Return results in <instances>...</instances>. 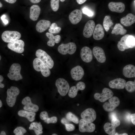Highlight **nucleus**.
<instances>
[{
  "label": "nucleus",
  "instance_id": "obj_3",
  "mask_svg": "<svg viewBox=\"0 0 135 135\" xmlns=\"http://www.w3.org/2000/svg\"><path fill=\"white\" fill-rule=\"evenodd\" d=\"M20 90L17 87L12 86L8 89L7 91L6 102L8 105L12 107L15 104L16 97L20 93Z\"/></svg>",
  "mask_w": 135,
  "mask_h": 135
},
{
  "label": "nucleus",
  "instance_id": "obj_33",
  "mask_svg": "<svg viewBox=\"0 0 135 135\" xmlns=\"http://www.w3.org/2000/svg\"><path fill=\"white\" fill-rule=\"evenodd\" d=\"M114 24L112 21L111 20V17L109 15L106 16L104 19L103 26L106 32L109 30L110 28Z\"/></svg>",
  "mask_w": 135,
  "mask_h": 135
},
{
  "label": "nucleus",
  "instance_id": "obj_52",
  "mask_svg": "<svg viewBox=\"0 0 135 135\" xmlns=\"http://www.w3.org/2000/svg\"><path fill=\"white\" fill-rule=\"evenodd\" d=\"M6 2L14 4L15 3L16 1V0H4Z\"/></svg>",
  "mask_w": 135,
  "mask_h": 135
},
{
  "label": "nucleus",
  "instance_id": "obj_14",
  "mask_svg": "<svg viewBox=\"0 0 135 135\" xmlns=\"http://www.w3.org/2000/svg\"><path fill=\"white\" fill-rule=\"evenodd\" d=\"M22 103L24 106L23 108L25 110L35 112L38 110V106L33 104L29 96H26L22 100Z\"/></svg>",
  "mask_w": 135,
  "mask_h": 135
},
{
  "label": "nucleus",
  "instance_id": "obj_24",
  "mask_svg": "<svg viewBox=\"0 0 135 135\" xmlns=\"http://www.w3.org/2000/svg\"><path fill=\"white\" fill-rule=\"evenodd\" d=\"M50 22L49 20H41L37 22L36 25V30L38 32H43L50 27Z\"/></svg>",
  "mask_w": 135,
  "mask_h": 135
},
{
  "label": "nucleus",
  "instance_id": "obj_30",
  "mask_svg": "<svg viewBox=\"0 0 135 135\" xmlns=\"http://www.w3.org/2000/svg\"><path fill=\"white\" fill-rule=\"evenodd\" d=\"M42 127L40 122H33L31 123L29 128L30 130H34L36 134L37 135L42 133Z\"/></svg>",
  "mask_w": 135,
  "mask_h": 135
},
{
  "label": "nucleus",
  "instance_id": "obj_42",
  "mask_svg": "<svg viewBox=\"0 0 135 135\" xmlns=\"http://www.w3.org/2000/svg\"><path fill=\"white\" fill-rule=\"evenodd\" d=\"M61 28L60 27H58L55 28H50L48 30L50 33L51 34H56L59 33Z\"/></svg>",
  "mask_w": 135,
  "mask_h": 135
},
{
  "label": "nucleus",
  "instance_id": "obj_53",
  "mask_svg": "<svg viewBox=\"0 0 135 135\" xmlns=\"http://www.w3.org/2000/svg\"><path fill=\"white\" fill-rule=\"evenodd\" d=\"M126 119L128 120H130V114H128L126 116Z\"/></svg>",
  "mask_w": 135,
  "mask_h": 135
},
{
  "label": "nucleus",
  "instance_id": "obj_41",
  "mask_svg": "<svg viewBox=\"0 0 135 135\" xmlns=\"http://www.w3.org/2000/svg\"><path fill=\"white\" fill-rule=\"evenodd\" d=\"M40 117L41 120H46L49 118L47 112L46 111L42 112L40 114Z\"/></svg>",
  "mask_w": 135,
  "mask_h": 135
},
{
  "label": "nucleus",
  "instance_id": "obj_39",
  "mask_svg": "<svg viewBox=\"0 0 135 135\" xmlns=\"http://www.w3.org/2000/svg\"><path fill=\"white\" fill-rule=\"evenodd\" d=\"M57 118L55 116H53L50 118H48L46 120H44V122L47 124L50 123H56L57 121Z\"/></svg>",
  "mask_w": 135,
  "mask_h": 135
},
{
  "label": "nucleus",
  "instance_id": "obj_25",
  "mask_svg": "<svg viewBox=\"0 0 135 135\" xmlns=\"http://www.w3.org/2000/svg\"><path fill=\"white\" fill-rule=\"evenodd\" d=\"M123 74L126 77L132 78L135 77V66L129 64L125 66L122 70Z\"/></svg>",
  "mask_w": 135,
  "mask_h": 135
},
{
  "label": "nucleus",
  "instance_id": "obj_10",
  "mask_svg": "<svg viewBox=\"0 0 135 135\" xmlns=\"http://www.w3.org/2000/svg\"><path fill=\"white\" fill-rule=\"evenodd\" d=\"M120 101L116 96L112 97L109 99L108 102H105L103 105L104 109L108 112L112 111L119 105Z\"/></svg>",
  "mask_w": 135,
  "mask_h": 135
},
{
  "label": "nucleus",
  "instance_id": "obj_62",
  "mask_svg": "<svg viewBox=\"0 0 135 135\" xmlns=\"http://www.w3.org/2000/svg\"><path fill=\"white\" fill-rule=\"evenodd\" d=\"M22 55H23V56H24V54H22Z\"/></svg>",
  "mask_w": 135,
  "mask_h": 135
},
{
  "label": "nucleus",
  "instance_id": "obj_13",
  "mask_svg": "<svg viewBox=\"0 0 135 135\" xmlns=\"http://www.w3.org/2000/svg\"><path fill=\"white\" fill-rule=\"evenodd\" d=\"M82 119L88 122H92L96 120V111L92 108H88L81 114Z\"/></svg>",
  "mask_w": 135,
  "mask_h": 135
},
{
  "label": "nucleus",
  "instance_id": "obj_8",
  "mask_svg": "<svg viewBox=\"0 0 135 135\" xmlns=\"http://www.w3.org/2000/svg\"><path fill=\"white\" fill-rule=\"evenodd\" d=\"M76 49V44L73 42H70L60 45L58 47V50L59 52L62 54L66 55L68 53L72 54L75 53Z\"/></svg>",
  "mask_w": 135,
  "mask_h": 135
},
{
  "label": "nucleus",
  "instance_id": "obj_51",
  "mask_svg": "<svg viewBox=\"0 0 135 135\" xmlns=\"http://www.w3.org/2000/svg\"><path fill=\"white\" fill-rule=\"evenodd\" d=\"M32 3L36 4L40 2L41 0H29Z\"/></svg>",
  "mask_w": 135,
  "mask_h": 135
},
{
  "label": "nucleus",
  "instance_id": "obj_28",
  "mask_svg": "<svg viewBox=\"0 0 135 135\" xmlns=\"http://www.w3.org/2000/svg\"><path fill=\"white\" fill-rule=\"evenodd\" d=\"M46 35L49 39V40L47 42V45L49 46H54L55 43H58L61 40V37L59 35L54 36L52 34L47 32L46 34Z\"/></svg>",
  "mask_w": 135,
  "mask_h": 135
},
{
  "label": "nucleus",
  "instance_id": "obj_11",
  "mask_svg": "<svg viewBox=\"0 0 135 135\" xmlns=\"http://www.w3.org/2000/svg\"><path fill=\"white\" fill-rule=\"evenodd\" d=\"M24 46V41L21 40H18L9 42L7 45L9 49L18 53L23 52Z\"/></svg>",
  "mask_w": 135,
  "mask_h": 135
},
{
  "label": "nucleus",
  "instance_id": "obj_35",
  "mask_svg": "<svg viewBox=\"0 0 135 135\" xmlns=\"http://www.w3.org/2000/svg\"><path fill=\"white\" fill-rule=\"evenodd\" d=\"M125 87L126 90L128 92H132L135 90V82L128 81L125 84Z\"/></svg>",
  "mask_w": 135,
  "mask_h": 135
},
{
  "label": "nucleus",
  "instance_id": "obj_26",
  "mask_svg": "<svg viewBox=\"0 0 135 135\" xmlns=\"http://www.w3.org/2000/svg\"><path fill=\"white\" fill-rule=\"evenodd\" d=\"M120 21L124 26H130L135 22V16L132 13L128 14L126 16L122 18Z\"/></svg>",
  "mask_w": 135,
  "mask_h": 135
},
{
  "label": "nucleus",
  "instance_id": "obj_20",
  "mask_svg": "<svg viewBox=\"0 0 135 135\" xmlns=\"http://www.w3.org/2000/svg\"><path fill=\"white\" fill-rule=\"evenodd\" d=\"M82 17V11L80 10L76 9L70 13L69 16V18L72 24H76L80 22Z\"/></svg>",
  "mask_w": 135,
  "mask_h": 135
},
{
  "label": "nucleus",
  "instance_id": "obj_56",
  "mask_svg": "<svg viewBox=\"0 0 135 135\" xmlns=\"http://www.w3.org/2000/svg\"><path fill=\"white\" fill-rule=\"evenodd\" d=\"M2 105V102L0 100V108H1Z\"/></svg>",
  "mask_w": 135,
  "mask_h": 135
},
{
  "label": "nucleus",
  "instance_id": "obj_50",
  "mask_svg": "<svg viewBox=\"0 0 135 135\" xmlns=\"http://www.w3.org/2000/svg\"><path fill=\"white\" fill-rule=\"evenodd\" d=\"M87 0H76L77 3L79 4H81Z\"/></svg>",
  "mask_w": 135,
  "mask_h": 135
},
{
  "label": "nucleus",
  "instance_id": "obj_18",
  "mask_svg": "<svg viewBox=\"0 0 135 135\" xmlns=\"http://www.w3.org/2000/svg\"><path fill=\"white\" fill-rule=\"evenodd\" d=\"M93 53L98 61L101 63L104 62L106 58L104 50L101 48L95 46L93 49Z\"/></svg>",
  "mask_w": 135,
  "mask_h": 135
},
{
  "label": "nucleus",
  "instance_id": "obj_4",
  "mask_svg": "<svg viewBox=\"0 0 135 135\" xmlns=\"http://www.w3.org/2000/svg\"><path fill=\"white\" fill-rule=\"evenodd\" d=\"M20 65L18 63H14L11 66L7 74L8 77L11 80L18 81L22 80L23 77L21 74Z\"/></svg>",
  "mask_w": 135,
  "mask_h": 135
},
{
  "label": "nucleus",
  "instance_id": "obj_46",
  "mask_svg": "<svg viewBox=\"0 0 135 135\" xmlns=\"http://www.w3.org/2000/svg\"><path fill=\"white\" fill-rule=\"evenodd\" d=\"M130 118L132 124L135 125V114H131L130 116Z\"/></svg>",
  "mask_w": 135,
  "mask_h": 135
},
{
  "label": "nucleus",
  "instance_id": "obj_6",
  "mask_svg": "<svg viewBox=\"0 0 135 135\" xmlns=\"http://www.w3.org/2000/svg\"><path fill=\"white\" fill-rule=\"evenodd\" d=\"M55 85L58 91L62 96H65L70 89V86L68 82L62 78H59L56 81Z\"/></svg>",
  "mask_w": 135,
  "mask_h": 135
},
{
  "label": "nucleus",
  "instance_id": "obj_36",
  "mask_svg": "<svg viewBox=\"0 0 135 135\" xmlns=\"http://www.w3.org/2000/svg\"><path fill=\"white\" fill-rule=\"evenodd\" d=\"M59 0H51L50 6L52 10L54 12L57 11L59 8Z\"/></svg>",
  "mask_w": 135,
  "mask_h": 135
},
{
  "label": "nucleus",
  "instance_id": "obj_21",
  "mask_svg": "<svg viewBox=\"0 0 135 135\" xmlns=\"http://www.w3.org/2000/svg\"><path fill=\"white\" fill-rule=\"evenodd\" d=\"M108 7L111 11L118 13L123 12L125 8L124 4L121 2H110L108 4Z\"/></svg>",
  "mask_w": 135,
  "mask_h": 135
},
{
  "label": "nucleus",
  "instance_id": "obj_58",
  "mask_svg": "<svg viewBox=\"0 0 135 135\" xmlns=\"http://www.w3.org/2000/svg\"><path fill=\"white\" fill-rule=\"evenodd\" d=\"M60 1L62 2H64L65 0H60Z\"/></svg>",
  "mask_w": 135,
  "mask_h": 135
},
{
  "label": "nucleus",
  "instance_id": "obj_59",
  "mask_svg": "<svg viewBox=\"0 0 135 135\" xmlns=\"http://www.w3.org/2000/svg\"><path fill=\"white\" fill-rule=\"evenodd\" d=\"M52 135H57V134H52Z\"/></svg>",
  "mask_w": 135,
  "mask_h": 135
},
{
  "label": "nucleus",
  "instance_id": "obj_27",
  "mask_svg": "<svg viewBox=\"0 0 135 135\" xmlns=\"http://www.w3.org/2000/svg\"><path fill=\"white\" fill-rule=\"evenodd\" d=\"M40 7L36 5H34L30 8V17L33 21L36 20L39 16L40 12Z\"/></svg>",
  "mask_w": 135,
  "mask_h": 135
},
{
  "label": "nucleus",
  "instance_id": "obj_15",
  "mask_svg": "<svg viewBox=\"0 0 135 135\" xmlns=\"http://www.w3.org/2000/svg\"><path fill=\"white\" fill-rule=\"evenodd\" d=\"M80 54L82 59L86 62H90L92 60V51L88 47L85 46L83 47L81 50Z\"/></svg>",
  "mask_w": 135,
  "mask_h": 135
},
{
  "label": "nucleus",
  "instance_id": "obj_22",
  "mask_svg": "<svg viewBox=\"0 0 135 135\" xmlns=\"http://www.w3.org/2000/svg\"><path fill=\"white\" fill-rule=\"evenodd\" d=\"M126 83V81L124 80L117 78L110 81L108 85L111 88L121 89L124 88Z\"/></svg>",
  "mask_w": 135,
  "mask_h": 135
},
{
  "label": "nucleus",
  "instance_id": "obj_32",
  "mask_svg": "<svg viewBox=\"0 0 135 135\" xmlns=\"http://www.w3.org/2000/svg\"><path fill=\"white\" fill-rule=\"evenodd\" d=\"M116 128L109 122H106L104 126L105 132L109 135H114L116 133Z\"/></svg>",
  "mask_w": 135,
  "mask_h": 135
},
{
  "label": "nucleus",
  "instance_id": "obj_48",
  "mask_svg": "<svg viewBox=\"0 0 135 135\" xmlns=\"http://www.w3.org/2000/svg\"><path fill=\"white\" fill-rule=\"evenodd\" d=\"M110 117L111 120L114 118H117L116 114L114 112H112L110 114Z\"/></svg>",
  "mask_w": 135,
  "mask_h": 135
},
{
  "label": "nucleus",
  "instance_id": "obj_55",
  "mask_svg": "<svg viewBox=\"0 0 135 135\" xmlns=\"http://www.w3.org/2000/svg\"><path fill=\"white\" fill-rule=\"evenodd\" d=\"M0 135H6V134L5 132L4 131H1Z\"/></svg>",
  "mask_w": 135,
  "mask_h": 135
},
{
  "label": "nucleus",
  "instance_id": "obj_43",
  "mask_svg": "<svg viewBox=\"0 0 135 135\" xmlns=\"http://www.w3.org/2000/svg\"><path fill=\"white\" fill-rule=\"evenodd\" d=\"M112 124L116 128L120 124V120L116 118L113 119L111 120Z\"/></svg>",
  "mask_w": 135,
  "mask_h": 135
},
{
  "label": "nucleus",
  "instance_id": "obj_34",
  "mask_svg": "<svg viewBox=\"0 0 135 135\" xmlns=\"http://www.w3.org/2000/svg\"><path fill=\"white\" fill-rule=\"evenodd\" d=\"M66 118L69 121L72 122L76 124H78L79 119L75 114L70 112H68L66 115Z\"/></svg>",
  "mask_w": 135,
  "mask_h": 135
},
{
  "label": "nucleus",
  "instance_id": "obj_29",
  "mask_svg": "<svg viewBox=\"0 0 135 135\" xmlns=\"http://www.w3.org/2000/svg\"><path fill=\"white\" fill-rule=\"evenodd\" d=\"M18 114L19 116L26 118L29 121L32 122L35 119L36 114L35 112L20 110L18 111Z\"/></svg>",
  "mask_w": 135,
  "mask_h": 135
},
{
  "label": "nucleus",
  "instance_id": "obj_38",
  "mask_svg": "<svg viewBox=\"0 0 135 135\" xmlns=\"http://www.w3.org/2000/svg\"><path fill=\"white\" fill-rule=\"evenodd\" d=\"M83 14L89 17L92 16L94 15V12L92 10L86 7H84L82 9Z\"/></svg>",
  "mask_w": 135,
  "mask_h": 135
},
{
  "label": "nucleus",
  "instance_id": "obj_60",
  "mask_svg": "<svg viewBox=\"0 0 135 135\" xmlns=\"http://www.w3.org/2000/svg\"><path fill=\"white\" fill-rule=\"evenodd\" d=\"M1 56H0V60L1 59Z\"/></svg>",
  "mask_w": 135,
  "mask_h": 135
},
{
  "label": "nucleus",
  "instance_id": "obj_17",
  "mask_svg": "<svg viewBox=\"0 0 135 135\" xmlns=\"http://www.w3.org/2000/svg\"><path fill=\"white\" fill-rule=\"evenodd\" d=\"M70 74L73 79L78 81L82 78L84 74L83 68L80 66H77L73 68L71 70Z\"/></svg>",
  "mask_w": 135,
  "mask_h": 135
},
{
  "label": "nucleus",
  "instance_id": "obj_7",
  "mask_svg": "<svg viewBox=\"0 0 135 135\" xmlns=\"http://www.w3.org/2000/svg\"><path fill=\"white\" fill-rule=\"evenodd\" d=\"M21 37L20 34L17 31H5L3 32L2 35V40L8 43L19 40Z\"/></svg>",
  "mask_w": 135,
  "mask_h": 135
},
{
  "label": "nucleus",
  "instance_id": "obj_2",
  "mask_svg": "<svg viewBox=\"0 0 135 135\" xmlns=\"http://www.w3.org/2000/svg\"><path fill=\"white\" fill-rule=\"evenodd\" d=\"M33 65L34 69L38 72L40 71L44 76L48 77L50 75V69L38 58H37L34 60Z\"/></svg>",
  "mask_w": 135,
  "mask_h": 135
},
{
  "label": "nucleus",
  "instance_id": "obj_57",
  "mask_svg": "<svg viewBox=\"0 0 135 135\" xmlns=\"http://www.w3.org/2000/svg\"><path fill=\"white\" fill-rule=\"evenodd\" d=\"M2 3L0 2V8H1L2 6Z\"/></svg>",
  "mask_w": 135,
  "mask_h": 135
},
{
  "label": "nucleus",
  "instance_id": "obj_12",
  "mask_svg": "<svg viewBox=\"0 0 135 135\" xmlns=\"http://www.w3.org/2000/svg\"><path fill=\"white\" fill-rule=\"evenodd\" d=\"M79 130L81 132H93L95 129V125L92 122H88L81 119L79 121Z\"/></svg>",
  "mask_w": 135,
  "mask_h": 135
},
{
  "label": "nucleus",
  "instance_id": "obj_37",
  "mask_svg": "<svg viewBox=\"0 0 135 135\" xmlns=\"http://www.w3.org/2000/svg\"><path fill=\"white\" fill-rule=\"evenodd\" d=\"M26 132L24 128L22 126H18L14 130L13 132L16 135H23Z\"/></svg>",
  "mask_w": 135,
  "mask_h": 135
},
{
  "label": "nucleus",
  "instance_id": "obj_16",
  "mask_svg": "<svg viewBox=\"0 0 135 135\" xmlns=\"http://www.w3.org/2000/svg\"><path fill=\"white\" fill-rule=\"evenodd\" d=\"M95 23L92 20L88 21L86 23L84 26L83 35L86 38H90L92 35L95 28Z\"/></svg>",
  "mask_w": 135,
  "mask_h": 135
},
{
  "label": "nucleus",
  "instance_id": "obj_40",
  "mask_svg": "<svg viewBox=\"0 0 135 135\" xmlns=\"http://www.w3.org/2000/svg\"><path fill=\"white\" fill-rule=\"evenodd\" d=\"M66 129L68 131L70 132L74 130L75 129V127L74 125L72 124H65Z\"/></svg>",
  "mask_w": 135,
  "mask_h": 135
},
{
  "label": "nucleus",
  "instance_id": "obj_9",
  "mask_svg": "<svg viewBox=\"0 0 135 135\" xmlns=\"http://www.w3.org/2000/svg\"><path fill=\"white\" fill-rule=\"evenodd\" d=\"M113 93L110 89L104 88L102 90V93H96L94 95V98L101 102H104L112 97Z\"/></svg>",
  "mask_w": 135,
  "mask_h": 135
},
{
  "label": "nucleus",
  "instance_id": "obj_47",
  "mask_svg": "<svg viewBox=\"0 0 135 135\" xmlns=\"http://www.w3.org/2000/svg\"><path fill=\"white\" fill-rule=\"evenodd\" d=\"M4 78L2 76L0 75V88H3L4 86V85L1 82L3 81Z\"/></svg>",
  "mask_w": 135,
  "mask_h": 135
},
{
  "label": "nucleus",
  "instance_id": "obj_54",
  "mask_svg": "<svg viewBox=\"0 0 135 135\" xmlns=\"http://www.w3.org/2000/svg\"><path fill=\"white\" fill-rule=\"evenodd\" d=\"M115 135H128V134H126V133H124L123 134H118V133H115V134H114Z\"/></svg>",
  "mask_w": 135,
  "mask_h": 135
},
{
  "label": "nucleus",
  "instance_id": "obj_61",
  "mask_svg": "<svg viewBox=\"0 0 135 135\" xmlns=\"http://www.w3.org/2000/svg\"><path fill=\"white\" fill-rule=\"evenodd\" d=\"M77 106H78L79 105V104H77Z\"/></svg>",
  "mask_w": 135,
  "mask_h": 135
},
{
  "label": "nucleus",
  "instance_id": "obj_5",
  "mask_svg": "<svg viewBox=\"0 0 135 135\" xmlns=\"http://www.w3.org/2000/svg\"><path fill=\"white\" fill-rule=\"evenodd\" d=\"M36 55L50 69L52 68L54 64V62L51 57L45 51L41 49H38L36 52Z\"/></svg>",
  "mask_w": 135,
  "mask_h": 135
},
{
  "label": "nucleus",
  "instance_id": "obj_44",
  "mask_svg": "<svg viewBox=\"0 0 135 135\" xmlns=\"http://www.w3.org/2000/svg\"><path fill=\"white\" fill-rule=\"evenodd\" d=\"M6 17V16L5 14L3 15L1 17V19L2 20L3 22L5 25L8 24V20L5 19Z\"/></svg>",
  "mask_w": 135,
  "mask_h": 135
},
{
  "label": "nucleus",
  "instance_id": "obj_45",
  "mask_svg": "<svg viewBox=\"0 0 135 135\" xmlns=\"http://www.w3.org/2000/svg\"><path fill=\"white\" fill-rule=\"evenodd\" d=\"M69 121L66 118H63L61 120V123L64 125L65 124H68L70 123Z\"/></svg>",
  "mask_w": 135,
  "mask_h": 135
},
{
  "label": "nucleus",
  "instance_id": "obj_49",
  "mask_svg": "<svg viewBox=\"0 0 135 135\" xmlns=\"http://www.w3.org/2000/svg\"><path fill=\"white\" fill-rule=\"evenodd\" d=\"M58 26L57 24L55 23H53L50 26V28H55Z\"/></svg>",
  "mask_w": 135,
  "mask_h": 135
},
{
  "label": "nucleus",
  "instance_id": "obj_19",
  "mask_svg": "<svg viewBox=\"0 0 135 135\" xmlns=\"http://www.w3.org/2000/svg\"><path fill=\"white\" fill-rule=\"evenodd\" d=\"M86 87V85L84 82H78L76 86H73L69 89L68 95L72 98H74L77 95L79 90H84Z\"/></svg>",
  "mask_w": 135,
  "mask_h": 135
},
{
  "label": "nucleus",
  "instance_id": "obj_1",
  "mask_svg": "<svg viewBox=\"0 0 135 135\" xmlns=\"http://www.w3.org/2000/svg\"><path fill=\"white\" fill-rule=\"evenodd\" d=\"M135 46L134 36L129 34H126L122 36L117 44L118 49L121 51L130 48H132Z\"/></svg>",
  "mask_w": 135,
  "mask_h": 135
},
{
  "label": "nucleus",
  "instance_id": "obj_23",
  "mask_svg": "<svg viewBox=\"0 0 135 135\" xmlns=\"http://www.w3.org/2000/svg\"><path fill=\"white\" fill-rule=\"evenodd\" d=\"M93 34L94 38L96 40H100L103 38L104 35V28L101 24H98L96 25L94 28Z\"/></svg>",
  "mask_w": 135,
  "mask_h": 135
},
{
  "label": "nucleus",
  "instance_id": "obj_31",
  "mask_svg": "<svg viewBox=\"0 0 135 135\" xmlns=\"http://www.w3.org/2000/svg\"><path fill=\"white\" fill-rule=\"evenodd\" d=\"M127 30L120 23H116L114 28L111 33L116 35H123L127 32Z\"/></svg>",
  "mask_w": 135,
  "mask_h": 135
}]
</instances>
